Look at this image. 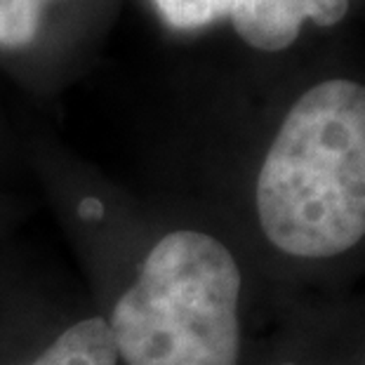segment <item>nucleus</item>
I'll list each match as a JSON object with an SVG mask.
<instances>
[{"label":"nucleus","mask_w":365,"mask_h":365,"mask_svg":"<svg viewBox=\"0 0 365 365\" xmlns=\"http://www.w3.org/2000/svg\"><path fill=\"white\" fill-rule=\"evenodd\" d=\"M349 12V0H231L236 34L255 50L281 52L297 41L304 19L335 26Z\"/></svg>","instance_id":"3"},{"label":"nucleus","mask_w":365,"mask_h":365,"mask_svg":"<svg viewBox=\"0 0 365 365\" xmlns=\"http://www.w3.org/2000/svg\"><path fill=\"white\" fill-rule=\"evenodd\" d=\"M50 0H0V48L19 50L34 43Z\"/></svg>","instance_id":"5"},{"label":"nucleus","mask_w":365,"mask_h":365,"mask_svg":"<svg viewBox=\"0 0 365 365\" xmlns=\"http://www.w3.org/2000/svg\"><path fill=\"white\" fill-rule=\"evenodd\" d=\"M283 365H294V363H283Z\"/></svg>","instance_id":"7"},{"label":"nucleus","mask_w":365,"mask_h":365,"mask_svg":"<svg viewBox=\"0 0 365 365\" xmlns=\"http://www.w3.org/2000/svg\"><path fill=\"white\" fill-rule=\"evenodd\" d=\"M238 262L222 240L182 229L163 236L115 302L111 328L125 365H238Z\"/></svg>","instance_id":"2"},{"label":"nucleus","mask_w":365,"mask_h":365,"mask_svg":"<svg viewBox=\"0 0 365 365\" xmlns=\"http://www.w3.org/2000/svg\"><path fill=\"white\" fill-rule=\"evenodd\" d=\"M163 19L175 29H200L227 17L231 0H153Z\"/></svg>","instance_id":"6"},{"label":"nucleus","mask_w":365,"mask_h":365,"mask_svg":"<svg viewBox=\"0 0 365 365\" xmlns=\"http://www.w3.org/2000/svg\"><path fill=\"white\" fill-rule=\"evenodd\" d=\"M257 217L290 257H335L365 236V85L309 88L283 118L257 177Z\"/></svg>","instance_id":"1"},{"label":"nucleus","mask_w":365,"mask_h":365,"mask_svg":"<svg viewBox=\"0 0 365 365\" xmlns=\"http://www.w3.org/2000/svg\"><path fill=\"white\" fill-rule=\"evenodd\" d=\"M26 365H118L108 321L92 316L68 325L38 359Z\"/></svg>","instance_id":"4"}]
</instances>
